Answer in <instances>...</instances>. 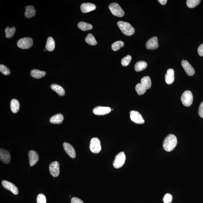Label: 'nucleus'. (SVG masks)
Returning a JSON list of instances; mask_svg holds the SVG:
<instances>
[{
  "label": "nucleus",
  "mask_w": 203,
  "mask_h": 203,
  "mask_svg": "<svg viewBox=\"0 0 203 203\" xmlns=\"http://www.w3.org/2000/svg\"><path fill=\"white\" fill-rule=\"evenodd\" d=\"M177 144V139L175 135L169 134L164 141L163 147L167 152L172 151L175 147Z\"/></svg>",
  "instance_id": "1"
},
{
  "label": "nucleus",
  "mask_w": 203,
  "mask_h": 203,
  "mask_svg": "<svg viewBox=\"0 0 203 203\" xmlns=\"http://www.w3.org/2000/svg\"><path fill=\"white\" fill-rule=\"evenodd\" d=\"M117 25L124 35L131 36L135 33L134 28L129 23L119 21L117 22Z\"/></svg>",
  "instance_id": "2"
},
{
  "label": "nucleus",
  "mask_w": 203,
  "mask_h": 203,
  "mask_svg": "<svg viewBox=\"0 0 203 203\" xmlns=\"http://www.w3.org/2000/svg\"><path fill=\"white\" fill-rule=\"evenodd\" d=\"M182 103L185 106L188 107L191 106L193 101V96L189 90H187L183 92L181 97Z\"/></svg>",
  "instance_id": "3"
},
{
  "label": "nucleus",
  "mask_w": 203,
  "mask_h": 203,
  "mask_svg": "<svg viewBox=\"0 0 203 203\" xmlns=\"http://www.w3.org/2000/svg\"><path fill=\"white\" fill-rule=\"evenodd\" d=\"M109 8L112 14L115 16L121 17H123L124 15L123 10L120 5L116 3H111L109 5Z\"/></svg>",
  "instance_id": "4"
},
{
  "label": "nucleus",
  "mask_w": 203,
  "mask_h": 203,
  "mask_svg": "<svg viewBox=\"0 0 203 203\" xmlns=\"http://www.w3.org/2000/svg\"><path fill=\"white\" fill-rule=\"evenodd\" d=\"M33 39L29 37H25L21 38L17 42L18 47L23 49L29 48L33 45Z\"/></svg>",
  "instance_id": "5"
},
{
  "label": "nucleus",
  "mask_w": 203,
  "mask_h": 203,
  "mask_svg": "<svg viewBox=\"0 0 203 203\" xmlns=\"http://www.w3.org/2000/svg\"><path fill=\"white\" fill-rule=\"evenodd\" d=\"M126 160V156L123 152H120L115 156L113 165L116 169L121 168L123 166Z\"/></svg>",
  "instance_id": "6"
},
{
  "label": "nucleus",
  "mask_w": 203,
  "mask_h": 203,
  "mask_svg": "<svg viewBox=\"0 0 203 203\" xmlns=\"http://www.w3.org/2000/svg\"><path fill=\"white\" fill-rule=\"evenodd\" d=\"M90 149L91 151L94 154H98L101 152L102 147L99 138H95L92 139L90 142Z\"/></svg>",
  "instance_id": "7"
},
{
  "label": "nucleus",
  "mask_w": 203,
  "mask_h": 203,
  "mask_svg": "<svg viewBox=\"0 0 203 203\" xmlns=\"http://www.w3.org/2000/svg\"><path fill=\"white\" fill-rule=\"evenodd\" d=\"M130 118L132 121L135 123L139 124H143L145 123V120L142 115L138 112L132 111L130 113Z\"/></svg>",
  "instance_id": "8"
},
{
  "label": "nucleus",
  "mask_w": 203,
  "mask_h": 203,
  "mask_svg": "<svg viewBox=\"0 0 203 203\" xmlns=\"http://www.w3.org/2000/svg\"><path fill=\"white\" fill-rule=\"evenodd\" d=\"M111 111V108L109 107L99 106L94 108L93 113L96 115H107Z\"/></svg>",
  "instance_id": "9"
},
{
  "label": "nucleus",
  "mask_w": 203,
  "mask_h": 203,
  "mask_svg": "<svg viewBox=\"0 0 203 203\" xmlns=\"http://www.w3.org/2000/svg\"><path fill=\"white\" fill-rule=\"evenodd\" d=\"M60 165L57 161L52 162L49 165L50 172L54 177H58L60 174Z\"/></svg>",
  "instance_id": "10"
},
{
  "label": "nucleus",
  "mask_w": 203,
  "mask_h": 203,
  "mask_svg": "<svg viewBox=\"0 0 203 203\" xmlns=\"http://www.w3.org/2000/svg\"><path fill=\"white\" fill-rule=\"evenodd\" d=\"M181 65L188 75L192 76L195 74V69L187 61L183 60L181 61Z\"/></svg>",
  "instance_id": "11"
},
{
  "label": "nucleus",
  "mask_w": 203,
  "mask_h": 203,
  "mask_svg": "<svg viewBox=\"0 0 203 203\" xmlns=\"http://www.w3.org/2000/svg\"><path fill=\"white\" fill-rule=\"evenodd\" d=\"M2 185L4 188L6 189L10 190L14 195H17L19 193L18 190L13 183L7 181H2Z\"/></svg>",
  "instance_id": "12"
},
{
  "label": "nucleus",
  "mask_w": 203,
  "mask_h": 203,
  "mask_svg": "<svg viewBox=\"0 0 203 203\" xmlns=\"http://www.w3.org/2000/svg\"><path fill=\"white\" fill-rule=\"evenodd\" d=\"M159 46L157 37H154L148 41L146 44L147 48L149 50H154L158 48Z\"/></svg>",
  "instance_id": "13"
},
{
  "label": "nucleus",
  "mask_w": 203,
  "mask_h": 203,
  "mask_svg": "<svg viewBox=\"0 0 203 203\" xmlns=\"http://www.w3.org/2000/svg\"><path fill=\"white\" fill-rule=\"evenodd\" d=\"M0 160L3 163L6 164L9 163L11 160V156L8 151L3 149L0 150Z\"/></svg>",
  "instance_id": "14"
},
{
  "label": "nucleus",
  "mask_w": 203,
  "mask_h": 203,
  "mask_svg": "<svg viewBox=\"0 0 203 203\" xmlns=\"http://www.w3.org/2000/svg\"><path fill=\"white\" fill-rule=\"evenodd\" d=\"M63 147L65 152L71 158H74L76 157V152L74 147L70 144L67 143H63Z\"/></svg>",
  "instance_id": "15"
},
{
  "label": "nucleus",
  "mask_w": 203,
  "mask_h": 203,
  "mask_svg": "<svg viewBox=\"0 0 203 203\" xmlns=\"http://www.w3.org/2000/svg\"><path fill=\"white\" fill-rule=\"evenodd\" d=\"M29 160V164L31 166H33L38 161V156L35 151H30L28 153Z\"/></svg>",
  "instance_id": "16"
},
{
  "label": "nucleus",
  "mask_w": 203,
  "mask_h": 203,
  "mask_svg": "<svg viewBox=\"0 0 203 203\" xmlns=\"http://www.w3.org/2000/svg\"><path fill=\"white\" fill-rule=\"evenodd\" d=\"M165 82L168 84H172L174 80V71L172 69H169L165 76Z\"/></svg>",
  "instance_id": "17"
},
{
  "label": "nucleus",
  "mask_w": 203,
  "mask_h": 203,
  "mask_svg": "<svg viewBox=\"0 0 203 203\" xmlns=\"http://www.w3.org/2000/svg\"><path fill=\"white\" fill-rule=\"evenodd\" d=\"M96 9V6L92 3H83L81 6V10L83 13H87L92 11Z\"/></svg>",
  "instance_id": "18"
},
{
  "label": "nucleus",
  "mask_w": 203,
  "mask_h": 203,
  "mask_svg": "<svg viewBox=\"0 0 203 203\" xmlns=\"http://www.w3.org/2000/svg\"><path fill=\"white\" fill-rule=\"evenodd\" d=\"M64 116L61 114H58L52 117L50 119L51 123L60 124L63 122Z\"/></svg>",
  "instance_id": "19"
},
{
  "label": "nucleus",
  "mask_w": 203,
  "mask_h": 203,
  "mask_svg": "<svg viewBox=\"0 0 203 203\" xmlns=\"http://www.w3.org/2000/svg\"><path fill=\"white\" fill-rule=\"evenodd\" d=\"M25 15L27 18H30L35 16L36 10L34 6L31 5L27 6L25 7Z\"/></svg>",
  "instance_id": "20"
},
{
  "label": "nucleus",
  "mask_w": 203,
  "mask_h": 203,
  "mask_svg": "<svg viewBox=\"0 0 203 203\" xmlns=\"http://www.w3.org/2000/svg\"><path fill=\"white\" fill-rule=\"evenodd\" d=\"M52 89L56 92L59 95L62 97L65 95V92L64 89L57 84H53L51 86Z\"/></svg>",
  "instance_id": "21"
},
{
  "label": "nucleus",
  "mask_w": 203,
  "mask_h": 203,
  "mask_svg": "<svg viewBox=\"0 0 203 203\" xmlns=\"http://www.w3.org/2000/svg\"><path fill=\"white\" fill-rule=\"evenodd\" d=\"M46 74V73L44 71L37 70V69H34L31 70V75L32 77L36 79H39L43 77Z\"/></svg>",
  "instance_id": "22"
},
{
  "label": "nucleus",
  "mask_w": 203,
  "mask_h": 203,
  "mask_svg": "<svg viewBox=\"0 0 203 203\" xmlns=\"http://www.w3.org/2000/svg\"><path fill=\"white\" fill-rule=\"evenodd\" d=\"M55 48V43L54 39L52 37L47 38L46 45V48L49 51H52Z\"/></svg>",
  "instance_id": "23"
},
{
  "label": "nucleus",
  "mask_w": 203,
  "mask_h": 203,
  "mask_svg": "<svg viewBox=\"0 0 203 203\" xmlns=\"http://www.w3.org/2000/svg\"><path fill=\"white\" fill-rule=\"evenodd\" d=\"M10 106L12 113H17L20 108V104L18 101L16 99H12L11 102Z\"/></svg>",
  "instance_id": "24"
},
{
  "label": "nucleus",
  "mask_w": 203,
  "mask_h": 203,
  "mask_svg": "<svg viewBox=\"0 0 203 203\" xmlns=\"http://www.w3.org/2000/svg\"><path fill=\"white\" fill-rule=\"evenodd\" d=\"M147 65V63L145 61H138L135 65V70L136 72H140L145 70Z\"/></svg>",
  "instance_id": "25"
},
{
  "label": "nucleus",
  "mask_w": 203,
  "mask_h": 203,
  "mask_svg": "<svg viewBox=\"0 0 203 203\" xmlns=\"http://www.w3.org/2000/svg\"><path fill=\"white\" fill-rule=\"evenodd\" d=\"M141 83L147 89H149L151 86V81L148 76H145L141 80Z\"/></svg>",
  "instance_id": "26"
},
{
  "label": "nucleus",
  "mask_w": 203,
  "mask_h": 203,
  "mask_svg": "<svg viewBox=\"0 0 203 203\" xmlns=\"http://www.w3.org/2000/svg\"><path fill=\"white\" fill-rule=\"evenodd\" d=\"M78 28L83 31H88L92 29V25L84 22H80L78 25Z\"/></svg>",
  "instance_id": "27"
},
{
  "label": "nucleus",
  "mask_w": 203,
  "mask_h": 203,
  "mask_svg": "<svg viewBox=\"0 0 203 203\" xmlns=\"http://www.w3.org/2000/svg\"><path fill=\"white\" fill-rule=\"evenodd\" d=\"M85 42L90 45L94 46L97 44V42L92 34H89L85 38Z\"/></svg>",
  "instance_id": "28"
},
{
  "label": "nucleus",
  "mask_w": 203,
  "mask_h": 203,
  "mask_svg": "<svg viewBox=\"0 0 203 203\" xmlns=\"http://www.w3.org/2000/svg\"><path fill=\"white\" fill-rule=\"evenodd\" d=\"M16 31V28L14 27L10 28L9 27H7L5 29L6 37L7 38H11L13 36Z\"/></svg>",
  "instance_id": "29"
},
{
  "label": "nucleus",
  "mask_w": 203,
  "mask_h": 203,
  "mask_svg": "<svg viewBox=\"0 0 203 203\" xmlns=\"http://www.w3.org/2000/svg\"><path fill=\"white\" fill-rule=\"evenodd\" d=\"M135 90L139 95H143L147 91V89L141 83H138L135 87Z\"/></svg>",
  "instance_id": "30"
},
{
  "label": "nucleus",
  "mask_w": 203,
  "mask_h": 203,
  "mask_svg": "<svg viewBox=\"0 0 203 203\" xmlns=\"http://www.w3.org/2000/svg\"><path fill=\"white\" fill-rule=\"evenodd\" d=\"M124 46V42L121 41H118L112 44L111 47L113 50L115 51H117L119 50L121 48L123 47Z\"/></svg>",
  "instance_id": "31"
},
{
  "label": "nucleus",
  "mask_w": 203,
  "mask_h": 203,
  "mask_svg": "<svg viewBox=\"0 0 203 203\" xmlns=\"http://www.w3.org/2000/svg\"><path fill=\"white\" fill-rule=\"evenodd\" d=\"M200 0H187V6L190 8H194L198 5L201 2Z\"/></svg>",
  "instance_id": "32"
},
{
  "label": "nucleus",
  "mask_w": 203,
  "mask_h": 203,
  "mask_svg": "<svg viewBox=\"0 0 203 203\" xmlns=\"http://www.w3.org/2000/svg\"><path fill=\"white\" fill-rule=\"evenodd\" d=\"M131 59V56H129V55H128L125 57L122 58V61H121V63H122V65L124 66H127L130 63Z\"/></svg>",
  "instance_id": "33"
},
{
  "label": "nucleus",
  "mask_w": 203,
  "mask_h": 203,
  "mask_svg": "<svg viewBox=\"0 0 203 203\" xmlns=\"http://www.w3.org/2000/svg\"><path fill=\"white\" fill-rule=\"evenodd\" d=\"M0 71L5 75H9L11 73L10 69L6 66L3 65H0Z\"/></svg>",
  "instance_id": "34"
},
{
  "label": "nucleus",
  "mask_w": 203,
  "mask_h": 203,
  "mask_svg": "<svg viewBox=\"0 0 203 203\" xmlns=\"http://www.w3.org/2000/svg\"><path fill=\"white\" fill-rule=\"evenodd\" d=\"M37 203H46V199L45 196L43 194H40L37 196Z\"/></svg>",
  "instance_id": "35"
},
{
  "label": "nucleus",
  "mask_w": 203,
  "mask_h": 203,
  "mask_svg": "<svg viewBox=\"0 0 203 203\" xmlns=\"http://www.w3.org/2000/svg\"><path fill=\"white\" fill-rule=\"evenodd\" d=\"M163 202L164 203H171L172 200V196L171 194L167 193L163 197Z\"/></svg>",
  "instance_id": "36"
},
{
  "label": "nucleus",
  "mask_w": 203,
  "mask_h": 203,
  "mask_svg": "<svg viewBox=\"0 0 203 203\" xmlns=\"http://www.w3.org/2000/svg\"><path fill=\"white\" fill-rule=\"evenodd\" d=\"M198 114L199 116L201 118H203V102L201 103L200 106H199Z\"/></svg>",
  "instance_id": "37"
},
{
  "label": "nucleus",
  "mask_w": 203,
  "mask_h": 203,
  "mask_svg": "<svg viewBox=\"0 0 203 203\" xmlns=\"http://www.w3.org/2000/svg\"><path fill=\"white\" fill-rule=\"evenodd\" d=\"M71 203H84L83 201L77 197H72L71 200Z\"/></svg>",
  "instance_id": "38"
},
{
  "label": "nucleus",
  "mask_w": 203,
  "mask_h": 203,
  "mask_svg": "<svg viewBox=\"0 0 203 203\" xmlns=\"http://www.w3.org/2000/svg\"><path fill=\"white\" fill-rule=\"evenodd\" d=\"M198 54L200 56H203V44L199 46L198 50H197Z\"/></svg>",
  "instance_id": "39"
},
{
  "label": "nucleus",
  "mask_w": 203,
  "mask_h": 203,
  "mask_svg": "<svg viewBox=\"0 0 203 203\" xmlns=\"http://www.w3.org/2000/svg\"><path fill=\"white\" fill-rule=\"evenodd\" d=\"M158 1L160 4L162 5H165L166 4L167 1V0H158Z\"/></svg>",
  "instance_id": "40"
}]
</instances>
